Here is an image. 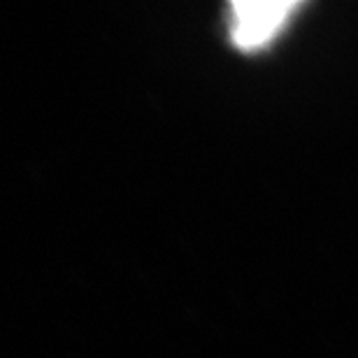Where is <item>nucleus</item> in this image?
<instances>
[{
    "instance_id": "1",
    "label": "nucleus",
    "mask_w": 358,
    "mask_h": 358,
    "mask_svg": "<svg viewBox=\"0 0 358 358\" xmlns=\"http://www.w3.org/2000/svg\"><path fill=\"white\" fill-rule=\"evenodd\" d=\"M231 40L242 52H259L268 47L291 14L300 10L298 0H235L231 3Z\"/></svg>"
}]
</instances>
